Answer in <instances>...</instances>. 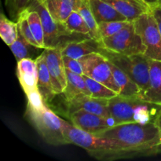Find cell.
Segmentation results:
<instances>
[{
    "instance_id": "cell-30",
    "label": "cell",
    "mask_w": 161,
    "mask_h": 161,
    "mask_svg": "<svg viewBox=\"0 0 161 161\" xmlns=\"http://www.w3.org/2000/svg\"><path fill=\"white\" fill-rule=\"evenodd\" d=\"M33 0H6V7L9 16L17 20L19 14L26 9Z\"/></svg>"
},
{
    "instance_id": "cell-11",
    "label": "cell",
    "mask_w": 161,
    "mask_h": 161,
    "mask_svg": "<svg viewBox=\"0 0 161 161\" xmlns=\"http://www.w3.org/2000/svg\"><path fill=\"white\" fill-rule=\"evenodd\" d=\"M74 126L88 133L97 135L116 125L113 118H106L83 110H78L69 116Z\"/></svg>"
},
{
    "instance_id": "cell-3",
    "label": "cell",
    "mask_w": 161,
    "mask_h": 161,
    "mask_svg": "<svg viewBox=\"0 0 161 161\" xmlns=\"http://www.w3.org/2000/svg\"><path fill=\"white\" fill-rule=\"evenodd\" d=\"M155 104L143 101L139 97L116 95L108 101L111 117L116 124L125 123L150 122L153 119V106Z\"/></svg>"
},
{
    "instance_id": "cell-10",
    "label": "cell",
    "mask_w": 161,
    "mask_h": 161,
    "mask_svg": "<svg viewBox=\"0 0 161 161\" xmlns=\"http://www.w3.org/2000/svg\"><path fill=\"white\" fill-rule=\"evenodd\" d=\"M43 53L55 94H63L67 86V75L63 61L62 47L46 48Z\"/></svg>"
},
{
    "instance_id": "cell-32",
    "label": "cell",
    "mask_w": 161,
    "mask_h": 161,
    "mask_svg": "<svg viewBox=\"0 0 161 161\" xmlns=\"http://www.w3.org/2000/svg\"><path fill=\"white\" fill-rule=\"evenodd\" d=\"M63 61H64L65 69H69V70L72 71V72H75V73L83 75V67H82L80 60L63 55Z\"/></svg>"
},
{
    "instance_id": "cell-1",
    "label": "cell",
    "mask_w": 161,
    "mask_h": 161,
    "mask_svg": "<svg viewBox=\"0 0 161 161\" xmlns=\"http://www.w3.org/2000/svg\"><path fill=\"white\" fill-rule=\"evenodd\" d=\"M94 135L119 142L136 157L153 155L161 152V137L154 120L145 124H116Z\"/></svg>"
},
{
    "instance_id": "cell-19",
    "label": "cell",
    "mask_w": 161,
    "mask_h": 161,
    "mask_svg": "<svg viewBox=\"0 0 161 161\" xmlns=\"http://www.w3.org/2000/svg\"><path fill=\"white\" fill-rule=\"evenodd\" d=\"M112 72L115 82L119 88V95L124 97H141V89L128 75L117 67L116 64L110 61Z\"/></svg>"
},
{
    "instance_id": "cell-25",
    "label": "cell",
    "mask_w": 161,
    "mask_h": 161,
    "mask_svg": "<svg viewBox=\"0 0 161 161\" xmlns=\"http://www.w3.org/2000/svg\"><path fill=\"white\" fill-rule=\"evenodd\" d=\"M19 30L17 22L9 20L3 14L0 17V36L7 46H10L17 39Z\"/></svg>"
},
{
    "instance_id": "cell-14",
    "label": "cell",
    "mask_w": 161,
    "mask_h": 161,
    "mask_svg": "<svg viewBox=\"0 0 161 161\" xmlns=\"http://www.w3.org/2000/svg\"><path fill=\"white\" fill-rule=\"evenodd\" d=\"M140 98L161 105V61L149 60V85Z\"/></svg>"
},
{
    "instance_id": "cell-9",
    "label": "cell",
    "mask_w": 161,
    "mask_h": 161,
    "mask_svg": "<svg viewBox=\"0 0 161 161\" xmlns=\"http://www.w3.org/2000/svg\"><path fill=\"white\" fill-rule=\"evenodd\" d=\"M80 60L83 75L103 83L119 94V88L115 82L112 72L110 61L102 53H92L81 58Z\"/></svg>"
},
{
    "instance_id": "cell-20",
    "label": "cell",
    "mask_w": 161,
    "mask_h": 161,
    "mask_svg": "<svg viewBox=\"0 0 161 161\" xmlns=\"http://www.w3.org/2000/svg\"><path fill=\"white\" fill-rule=\"evenodd\" d=\"M88 2L97 24L114 20H128L113 6L103 0H88Z\"/></svg>"
},
{
    "instance_id": "cell-21",
    "label": "cell",
    "mask_w": 161,
    "mask_h": 161,
    "mask_svg": "<svg viewBox=\"0 0 161 161\" xmlns=\"http://www.w3.org/2000/svg\"><path fill=\"white\" fill-rule=\"evenodd\" d=\"M65 71L67 75V86L63 92L65 101L71 100L81 94L91 95L83 75L72 72L67 69H65Z\"/></svg>"
},
{
    "instance_id": "cell-34",
    "label": "cell",
    "mask_w": 161,
    "mask_h": 161,
    "mask_svg": "<svg viewBox=\"0 0 161 161\" xmlns=\"http://www.w3.org/2000/svg\"><path fill=\"white\" fill-rule=\"evenodd\" d=\"M154 122H155L156 125L157 126L160 131V135L161 137V108H160L158 112H157V115H156L155 118H154Z\"/></svg>"
},
{
    "instance_id": "cell-17",
    "label": "cell",
    "mask_w": 161,
    "mask_h": 161,
    "mask_svg": "<svg viewBox=\"0 0 161 161\" xmlns=\"http://www.w3.org/2000/svg\"><path fill=\"white\" fill-rule=\"evenodd\" d=\"M36 61L37 64L38 72V90L40 92L43 100L47 104L52 102L57 94H55L54 90L53 88L51 78H50V72L47 68L43 52L39 56H38V58H36Z\"/></svg>"
},
{
    "instance_id": "cell-18",
    "label": "cell",
    "mask_w": 161,
    "mask_h": 161,
    "mask_svg": "<svg viewBox=\"0 0 161 161\" xmlns=\"http://www.w3.org/2000/svg\"><path fill=\"white\" fill-rule=\"evenodd\" d=\"M57 22L64 24L73 11L77 10L82 0H39Z\"/></svg>"
},
{
    "instance_id": "cell-12",
    "label": "cell",
    "mask_w": 161,
    "mask_h": 161,
    "mask_svg": "<svg viewBox=\"0 0 161 161\" xmlns=\"http://www.w3.org/2000/svg\"><path fill=\"white\" fill-rule=\"evenodd\" d=\"M107 99L95 98L91 95L81 94L69 101H65L68 116L74 112L83 110L106 118H112L108 107Z\"/></svg>"
},
{
    "instance_id": "cell-26",
    "label": "cell",
    "mask_w": 161,
    "mask_h": 161,
    "mask_svg": "<svg viewBox=\"0 0 161 161\" xmlns=\"http://www.w3.org/2000/svg\"><path fill=\"white\" fill-rule=\"evenodd\" d=\"M86 81V86L89 89L91 96L95 97V98L101 99H111L113 97L118 95V93L112 90L111 88L108 87L103 83H99L90 77L86 76V75H83Z\"/></svg>"
},
{
    "instance_id": "cell-7",
    "label": "cell",
    "mask_w": 161,
    "mask_h": 161,
    "mask_svg": "<svg viewBox=\"0 0 161 161\" xmlns=\"http://www.w3.org/2000/svg\"><path fill=\"white\" fill-rule=\"evenodd\" d=\"M133 24L146 48L145 56L149 59L161 61V34L153 13L143 14L133 20Z\"/></svg>"
},
{
    "instance_id": "cell-6",
    "label": "cell",
    "mask_w": 161,
    "mask_h": 161,
    "mask_svg": "<svg viewBox=\"0 0 161 161\" xmlns=\"http://www.w3.org/2000/svg\"><path fill=\"white\" fill-rule=\"evenodd\" d=\"M105 54L111 62L124 71L141 89V95L149 85V60L144 54L125 55L113 53L103 48Z\"/></svg>"
},
{
    "instance_id": "cell-28",
    "label": "cell",
    "mask_w": 161,
    "mask_h": 161,
    "mask_svg": "<svg viewBox=\"0 0 161 161\" xmlns=\"http://www.w3.org/2000/svg\"><path fill=\"white\" fill-rule=\"evenodd\" d=\"M130 20H114L98 24L99 31L102 39L113 36L127 26Z\"/></svg>"
},
{
    "instance_id": "cell-27",
    "label": "cell",
    "mask_w": 161,
    "mask_h": 161,
    "mask_svg": "<svg viewBox=\"0 0 161 161\" xmlns=\"http://www.w3.org/2000/svg\"><path fill=\"white\" fill-rule=\"evenodd\" d=\"M64 25L66 29L71 32L84 35L90 37L89 28L83 17L78 11H73L64 22Z\"/></svg>"
},
{
    "instance_id": "cell-15",
    "label": "cell",
    "mask_w": 161,
    "mask_h": 161,
    "mask_svg": "<svg viewBox=\"0 0 161 161\" xmlns=\"http://www.w3.org/2000/svg\"><path fill=\"white\" fill-rule=\"evenodd\" d=\"M102 50L101 42L91 38H86L68 42L62 47V54L79 60L90 53H101Z\"/></svg>"
},
{
    "instance_id": "cell-8",
    "label": "cell",
    "mask_w": 161,
    "mask_h": 161,
    "mask_svg": "<svg viewBox=\"0 0 161 161\" xmlns=\"http://www.w3.org/2000/svg\"><path fill=\"white\" fill-rule=\"evenodd\" d=\"M101 44L105 50L120 54H144L146 51L141 37L135 31L133 21L116 34L102 39Z\"/></svg>"
},
{
    "instance_id": "cell-31",
    "label": "cell",
    "mask_w": 161,
    "mask_h": 161,
    "mask_svg": "<svg viewBox=\"0 0 161 161\" xmlns=\"http://www.w3.org/2000/svg\"><path fill=\"white\" fill-rule=\"evenodd\" d=\"M26 95L28 97V105H27L28 107L39 111V110L43 109L46 106H47V104L43 100L40 92L38 89L31 91Z\"/></svg>"
},
{
    "instance_id": "cell-24",
    "label": "cell",
    "mask_w": 161,
    "mask_h": 161,
    "mask_svg": "<svg viewBox=\"0 0 161 161\" xmlns=\"http://www.w3.org/2000/svg\"><path fill=\"white\" fill-rule=\"evenodd\" d=\"M27 19L29 24L30 28L31 30L33 36L36 39V42L39 45L41 49H45L44 43V30L42 27V20L39 13L31 8L28 7L25 9Z\"/></svg>"
},
{
    "instance_id": "cell-33",
    "label": "cell",
    "mask_w": 161,
    "mask_h": 161,
    "mask_svg": "<svg viewBox=\"0 0 161 161\" xmlns=\"http://www.w3.org/2000/svg\"><path fill=\"white\" fill-rule=\"evenodd\" d=\"M151 12L153 13L156 20H157L161 34V4L157 5V6H155L151 8Z\"/></svg>"
},
{
    "instance_id": "cell-35",
    "label": "cell",
    "mask_w": 161,
    "mask_h": 161,
    "mask_svg": "<svg viewBox=\"0 0 161 161\" xmlns=\"http://www.w3.org/2000/svg\"><path fill=\"white\" fill-rule=\"evenodd\" d=\"M145 3H147L150 8L153 7V6H157V5L161 4V0H143Z\"/></svg>"
},
{
    "instance_id": "cell-5",
    "label": "cell",
    "mask_w": 161,
    "mask_h": 161,
    "mask_svg": "<svg viewBox=\"0 0 161 161\" xmlns=\"http://www.w3.org/2000/svg\"><path fill=\"white\" fill-rule=\"evenodd\" d=\"M28 7L39 13L44 30V43L46 48L63 47L69 42L90 38L84 35L68 31L64 24L57 22L48 9L39 0H33Z\"/></svg>"
},
{
    "instance_id": "cell-2",
    "label": "cell",
    "mask_w": 161,
    "mask_h": 161,
    "mask_svg": "<svg viewBox=\"0 0 161 161\" xmlns=\"http://www.w3.org/2000/svg\"><path fill=\"white\" fill-rule=\"evenodd\" d=\"M65 136L69 144L84 149L91 157L98 160H117L136 157L114 139L96 136L81 130L68 121L65 123Z\"/></svg>"
},
{
    "instance_id": "cell-13",
    "label": "cell",
    "mask_w": 161,
    "mask_h": 161,
    "mask_svg": "<svg viewBox=\"0 0 161 161\" xmlns=\"http://www.w3.org/2000/svg\"><path fill=\"white\" fill-rule=\"evenodd\" d=\"M17 75L25 94L38 89V72L36 60L25 58L17 61Z\"/></svg>"
},
{
    "instance_id": "cell-22",
    "label": "cell",
    "mask_w": 161,
    "mask_h": 161,
    "mask_svg": "<svg viewBox=\"0 0 161 161\" xmlns=\"http://www.w3.org/2000/svg\"><path fill=\"white\" fill-rule=\"evenodd\" d=\"M9 48L17 61L25 59V58H32L38 53V50L41 49L29 43L20 35V32L18 33V36L15 42L9 46Z\"/></svg>"
},
{
    "instance_id": "cell-29",
    "label": "cell",
    "mask_w": 161,
    "mask_h": 161,
    "mask_svg": "<svg viewBox=\"0 0 161 161\" xmlns=\"http://www.w3.org/2000/svg\"><path fill=\"white\" fill-rule=\"evenodd\" d=\"M17 25H18V30L19 32L20 33V35H21L29 43H31V45L40 48V47H39V45L38 44V42H36V39H35L32 32H31V28H30L28 19H27L25 9L23 12H21L19 14L18 17H17Z\"/></svg>"
},
{
    "instance_id": "cell-23",
    "label": "cell",
    "mask_w": 161,
    "mask_h": 161,
    "mask_svg": "<svg viewBox=\"0 0 161 161\" xmlns=\"http://www.w3.org/2000/svg\"><path fill=\"white\" fill-rule=\"evenodd\" d=\"M76 11H78L81 14L82 17L86 21L90 30V37L99 42H102V38L100 34V31H99L98 24L96 21L95 18L93 15L88 0H82Z\"/></svg>"
},
{
    "instance_id": "cell-4",
    "label": "cell",
    "mask_w": 161,
    "mask_h": 161,
    "mask_svg": "<svg viewBox=\"0 0 161 161\" xmlns=\"http://www.w3.org/2000/svg\"><path fill=\"white\" fill-rule=\"evenodd\" d=\"M25 116L48 144L52 146L69 144L64 131L66 120L60 118L48 106L39 111L27 106Z\"/></svg>"
},
{
    "instance_id": "cell-16",
    "label": "cell",
    "mask_w": 161,
    "mask_h": 161,
    "mask_svg": "<svg viewBox=\"0 0 161 161\" xmlns=\"http://www.w3.org/2000/svg\"><path fill=\"white\" fill-rule=\"evenodd\" d=\"M113 6L130 21H133L143 14L150 12L151 8L143 0H103Z\"/></svg>"
}]
</instances>
